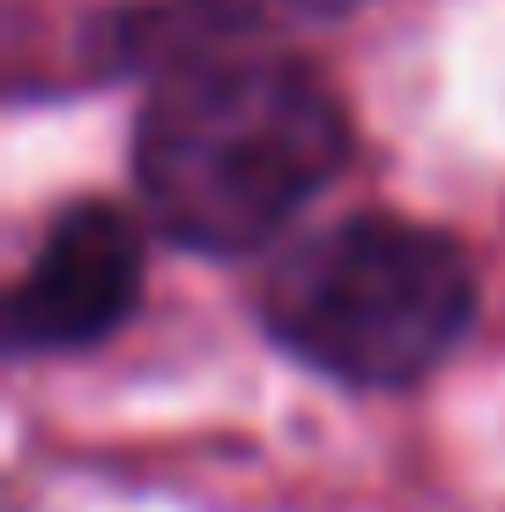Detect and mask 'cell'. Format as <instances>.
I'll use <instances>...</instances> for the list:
<instances>
[{"label": "cell", "instance_id": "obj_3", "mask_svg": "<svg viewBox=\"0 0 505 512\" xmlns=\"http://www.w3.org/2000/svg\"><path fill=\"white\" fill-rule=\"evenodd\" d=\"M142 297V231L112 201H75L52 216L38 260L8 290V349H90Z\"/></svg>", "mask_w": 505, "mask_h": 512}, {"label": "cell", "instance_id": "obj_1", "mask_svg": "<svg viewBox=\"0 0 505 512\" xmlns=\"http://www.w3.org/2000/svg\"><path fill=\"white\" fill-rule=\"evenodd\" d=\"M350 164V119L298 60H201L149 97L134 186L186 253H260Z\"/></svg>", "mask_w": 505, "mask_h": 512}, {"label": "cell", "instance_id": "obj_2", "mask_svg": "<svg viewBox=\"0 0 505 512\" xmlns=\"http://www.w3.org/2000/svg\"><path fill=\"white\" fill-rule=\"evenodd\" d=\"M260 320L327 379L409 386L468 334L476 275L446 231L402 216H342L268 268Z\"/></svg>", "mask_w": 505, "mask_h": 512}]
</instances>
